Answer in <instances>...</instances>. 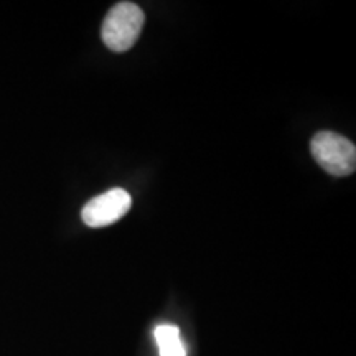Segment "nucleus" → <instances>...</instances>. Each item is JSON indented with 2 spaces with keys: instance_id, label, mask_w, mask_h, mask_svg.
<instances>
[{
  "instance_id": "20e7f679",
  "label": "nucleus",
  "mask_w": 356,
  "mask_h": 356,
  "mask_svg": "<svg viewBox=\"0 0 356 356\" xmlns=\"http://www.w3.org/2000/svg\"><path fill=\"white\" fill-rule=\"evenodd\" d=\"M160 356H185V346L180 340V330L173 325H159L155 328Z\"/></svg>"
},
{
  "instance_id": "f257e3e1",
  "label": "nucleus",
  "mask_w": 356,
  "mask_h": 356,
  "mask_svg": "<svg viewBox=\"0 0 356 356\" xmlns=\"http://www.w3.org/2000/svg\"><path fill=\"white\" fill-rule=\"evenodd\" d=\"M145 15L132 2H119L111 8L102 24V42L111 51H127L136 44L144 26Z\"/></svg>"
},
{
  "instance_id": "f03ea898",
  "label": "nucleus",
  "mask_w": 356,
  "mask_h": 356,
  "mask_svg": "<svg viewBox=\"0 0 356 356\" xmlns=\"http://www.w3.org/2000/svg\"><path fill=\"white\" fill-rule=\"evenodd\" d=\"M315 162L333 177L351 175L356 168V147L350 139L337 132L322 131L310 142Z\"/></svg>"
},
{
  "instance_id": "7ed1b4c3",
  "label": "nucleus",
  "mask_w": 356,
  "mask_h": 356,
  "mask_svg": "<svg viewBox=\"0 0 356 356\" xmlns=\"http://www.w3.org/2000/svg\"><path fill=\"white\" fill-rule=\"evenodd\" d=\"M131 204L132 198L126 190H108L84 204L81 211L83 222L89 228H104L121 220L131 210Z\"/></svg>"
}]
</instances>
